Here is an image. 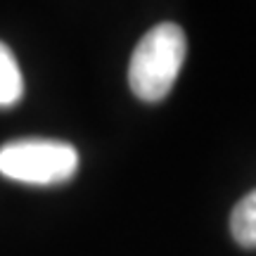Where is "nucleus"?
<instances>
[{
  "label": "nucleus",
  "instance_id": "nucleus-1",
  "mask_svg": "<svg viewBox=\"0 0 256 256\" xmlns=\"http://www.w3.org/2000/svg\"><path fill=\"white\" fill-rule=\"evenodd\" d=\"M188 55V38L178 24L150 28L128 62V86L142 102H162L171 92Z\"/></svg>",
  "mask_w": 256,
  "mask_h": 256
},
{
  "label": "nucleus",
  "instance_id": "nucleus-2",
  "mask_svg": "<svg viewBox=\"0 0 256 256\" xmlns=\"http://www.w3.org/2000/svg\"><path fill=\"white\" fill-rule=\"evenodd\" d=\"M78 171V152L64 140L22 138L0 147V174L24 185H60Z\"/></svg>",
  "mask_w": 256,
  "mask_h": 256
},
{
  "label": "nucleus",
  "instance_id": "nucleus-3",
  "mask_svg": "<svg viewBox=\"0 0 256 256\" xmlns=\"http://www.w3.org/2000/svg\"><path fill=\"white\" fill-rule=\"evenodd\" d=\"M230 232L240 247L256 249V190L235 204L230 214Z\"/></svg>",
  "mask_w": 256,
  "mask_h": 256
},
{
  "label": "nucleus",
  "instance_id": "nucleus-4",
  "mask_svg": "<svg viewBox=\"0 0 256 256\" xmlns=\"http://www.w3.org/2000/svg\"><path fill=\"white\" fill-rule=\"evenodd\" d=\"M24 95V76L17 60L2 40H0V107L17 104Z\"/></svg>",
  "mask_w": 256,
  "mask_h": 256
}]
</instances>
